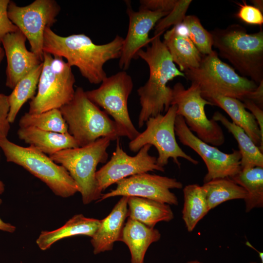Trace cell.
Here are the masks:
<instances>
[{"label": "cell", "mask_w": 263, "mask_h": 263, "mask_svg": "<svg viewBox=\"0 0 263 263\" xmlns=\"http://www.w3.org/2000/svg\"><path fill=\"white\" fill-rule=\"evenodd\" d=\"M124 38L116 35L110 42L96 44L83 34L59 36L50 27L44 31L43 51L64 58L72 67H76L82 76L93 84H100L107 76L104 64L119 58Z\"/></svg>", "instance_id": "cell-1"}, {"label": "cell", "mask_w": 263, "mask_h": 263, "mask_svg": "<svg viewBox=\"0 0 263 263\" xmlns=\"http://www.w3.org/2000/svg\"><path fill=\"white\" fill-rule=\"evenodd\" d=\"M161 35H154L151 45L137 55L147 63L150 71L148 80L137 91L141 107L138 118L140 128L149 118L166 113L171 105L172 89L168 82L178 76L185 77L173 62Z\"/></svg>", "instance_id": "cell-2"}, {"label": "cell", "mask_w": 263, "mask_h": 263, "mask_svg": "<svg viewBox=\"0 0 263 263\" xmlns=\"http://www.w3.org/2000/svg\"><path fill=\"white\" fill-rule=\"evenodd\" d=\"M213 46L218 55L227 60L241 75L257 84L263 80V30L248 33L238 24L225 28H215L210 32Z\"/></svg>", "instance_id": "cell-3"}, {"label": "cell", "mask_w": 263, "mask_h": 263, "mask_svg": "<svg viewBox=\"0 0 263 263\" xmlns=\"http://www.w3.org/2000/svg\"><path fill=\"white\" fill-rule=\"evenodd\" d=\"M68 132L79 147L102 137L117 140L124 134L113 120L87 96L82 87L75 90L73 99L59 109Z\"/></svg>", "instance_id": "cell-4"}, {"label": "cell", "mask_w": 263, "mask_h": 263, "mask_svg": "<svg viewBox=\"0 0 263 263\" xmlns=\"http://www.w3.org/2000/svg\"><path fill=\"white\" fill-rule=\"evenodd\" d=\"M111 139L102 137L88 145L61 150L50 158L63 166L76 184L84 204L98 201L102 194L96 179L98 164L105 163L108 158L107 150Z\"/></svg>", "instance_id": "cell-5"}, {"label": "cell", "mask_w": 263, "mask_h": 263, "mask_svg": "<svg viewBox=\"0 0 263 263\" xmlns=\"http://www.w3.org/2000/svg\"><path fill=\"white\" fill-rule=\"evenodd\" d=\"M0 149L7 162L23 167L45 183L56 195L68 198L78 192L67 170L34 147L19 146L5 137L0 138Z\"/></svg>", "instance_id": "cell-6"}, {"label": "cell", "mask_w": 263, "mask_h": 263, "mask_svg": "<svg viewBox=\"0 0 263 263\" xmlns=\"http://www.w3.org/2000/svg\"><path fill=\"white\" fill-rule=\"evenodd\" d=\"M184 73L187 79L199 86L202 94H216L241 101L258 86L221 60L214 50L203 56L197 68L186 70Z\"/></svg>", "instance_id": "cell-7"}, {"label": "cell", "mask_w": 263, "mask_h": 263, "mask_svg": "<svg viewBox=\"0 0 263 263\" xmlns=\"http://www.w3.org/2000/svg\"><path fill=\"white\" fill-rule=\"evenodd\" d=\"M38 92L29 104L28 113L59 109L73 99L75 77L72 67L60 56L43 52Z\"/></svg>", "instance_id": "cell-8"}, {"label": "cell", "mask_w": 263, "mask_h": 263, "mask_svg": "<svg viewBox=\"0 0 263 263\" xmlns=\"http://www.w3.org/2000/svg\"><path fill=\"white\" fill-rule=\"evenodd\" d=\"M172 89L171 105L177 107L176 114L183 117L188 129L196 133L203 141L215 147L222 145L225 137L218 122L209 119L206 114L205 107L212 104L204 98L199 86L191 83L188 89L178 82Z\"/></svg>", "instance_id": "cell-9"}, {"label": "cell", "mask_w": 263, "mask_h": 263, "mask_svg": "<svg viewBox=\"0 0 263 263\" xmlns=\"http://www.w3.org/2000/svg\"><path fill=\"white\" fill-rule=\"evenodd\" d=\"M176 110V106L171 105L165 114H159L149 118L145 123L146 129L144 131L130 142V150L138 152L146 145L153 146L158 153L157 164L163 168L168 164L170 158L179 167L181 165L179 158L194 165L198 164V161L185 152L176 141L174 131Z\"/></svg>", "instance_id": "cell-10"}, {"label": "cell", "mask_w": 263, "mask_h": 263, "mask_svg": "<svg viewBox=\"0 0 263 263\" xmlns=\"http://www.w3.org/2000/svg\"><path fill=\"white\" fill-rule=\"evenodd\" d=\"M97 89L85 91L88 98L105 112L112 116L113 121L131 141L140 132L130 117L128 101L133 87L132 77L125 71L107 76Z\"/></svg>", "instance_id": "cell-11"}, {"label": "cell", "mask_w": 263, "mask_h": 263, "mask_svg": "<svg viewBox=\"0 0 263 263\" xmlns=\"http://www.w3.org/2000/svg\"><path fill=\"white\" fill-rule=\"evenodd\" d=\"M60 11V6L54 0H36L24 6H18L11 0L9 3L10 20L25 35L31 52L42 61L45 30L56 22Z\"/></svg>", "instance_id": "cell-12"}, {"label": "cell", "mask_w": 263, "mask_h": 263, "mask_svg": "<svg viewBox=\"0 0 263 263\" xmlns=\"http://www.w3.org/2000/svg\"><path fill=\"white\" fill-rule=\"evenodd\" d=\"M174 131L181 143L193 150L204 161L207 169L204 183L216 178H232L241 170L239 150L226 153L203 141L188 129L180 115L176 117Z\"/></svg>", "instance_id": "cell-13"}, {"label": "cell", "mask_w": 263, "mask_h": 263, "mask_svg": "<svg viewBox=\"0 0 263 263\" xmlns=\"http://www.w3.org/2000/svg\"><path fill=\"white\" fill-rule=\"evenodd\" d=\"M116 187L102 194L97 202L115 196H135L149 199L169 205L178 204L171 189H181L183 184L174 178L148 172L134 175L118 181Z\"/></svg>", "instance_id": "cell-14"}, {"label": "cell", "mask_w": 263, "mask_h": 263, "mask_svg": "<svg viewBox=\"0 0 263 263\" xmlns=\"http://www.w3.org/2000/svg\"><path fill=\"white\" fill-rule=\"evenodd\" d=\"M151 146L149 144L144 146L136 155L131 156L123 150L117 139L110 160L96 171L99 191L102 193L111 185L134 175L155 170L164 172V168L157 164V158L149 154Z\"/></svg>", "instance_id": "cell-15"}, {"label": "cell", "mask_w": 263, "mask_h": 263, "mask_svg": "<svg viewBox=\"0 0 263 263\" xmlns=\"http://www.w3.org/2000/svg\"><path fill=\"white\" fill-rule=\"evenodd\" d=\"M127 5L129 24L119 61V66L123 71L128 69L132 60L138 58V52L151 43L153 37H149L150 32L160 19L169 14L142 7L134 11L129 2Z\"/></svg>", "instance_id": "cell-16"}, {"label": "cell", "mask_w": 263, "mask_h": 263, "mask_svg": "<svg viewBox=\"0 0 263 263\" xmlns=\"http://www.w3.org/2000/svg\"><path fill=\"white\" fill-rule=\"evenodd\" d=\"M26 39L19 30L7 34L1 41L7 62L5 85L12 89L21 78L42 62L35 54L27 49Z\"/></svg>", "instance_id": "cell-17"}, {"label": "cell", "mask_w": 263, "mask_h": 263, "mask_svg": "<svg viewBox=\"0 0 263 263\" xmlns=\"http://www.w3.org/2000/svg\"><path fill=\"white\" fill-rule=\"evenodd\" d=\"M128 197L122 196L109 215L100 220L99 226L91 240L94 254L112 250L114 243L120 241L128 218Z\"/></svg>", "instance_id": "cell-18"}, {"label": "cell", "mask_w": 263, "mask_h": 263, "mask_svg": "<svg viewBox=\"0 0 263 263\" xmlns=\"http://www.w3.org/2000/svg\"><path fill=\"white\" fill-rule=\"evenodd\" d=\"M202 96L212 106L223 110L230 117L232 122L241 128L263 152V137L253 115L245 108L240 100L213 94H202Z\"/></svg>", "instance_id": "cell-19"}, {"label": "cell", "mask_w": 263, "mask_h": 263, "mask_svg": "<svg viewBox=\"0 0 263 263\" xmlns=\"http://www.w3.org/2000/svg\"><path fill=\"white\" fill-rule=\"evenodd\" d=\"M120 241L129 248L131 263H145L146 253L150 246L161 238V233L154 227H149L127 218Z\"/></svg>", "instance_id": "cell-20"}, {"label": "cell", "mask_w": 263, "mask_h": 263, "mask_svg": "<svg viewBox=\"0 0 263 263\" xmlns=\"http://www.w3.org/2000/svg\"><path fill=\"white\" fill-rule=\"evenodd\" d=\"M17 134L20 140L49 155L63 150L79 147L69 132L61 133L26 127L19 128Z\"/></svg>", "instance_id": "cell-21"}, {"label": "cell", "mask_w": 263, "mask_h": 263, "mask_svg": "<svg viewBox=\"0 0 263 263\" xmlns=\"http://www.w3.org/2000/svg\"><path fill=\"white\" fill-rule=\"evenodd\" d=\"M100 223L99 220L86 217L81 214H76L59 228L52 231H42L36 243L41 250H46L55 243L64 238L75 235H85L92 238Z\"/></svg>", "instance_id": "cell-22"}, {"label": "cell", "mask_w": 263, "mask_h": 263, "mask_svg": "<svg viewBox=\"0 0 263 263\" xmlns=\"http://www.w3.org/2000/svg\"><path fill=\"white\" fill-rule=\"evenodd\" d=\"M163 42L181 72L199 66L203 55L188 37L177 33L174 26L164 34Z\"/></svg>", "instance_id": "cell-23"}, {"label": "cell", "mask_w": 263, "mask_h": 263, "mask_svg": "<svg viewBox=\"0 0 263 263\" xmlns=\"http://www.w3.org/2000/svg\"><path fill=\"white\" fill-rule=\"evenodd\" d=\"M128 218L150 227L159 222H169L174 218L170 205L149 199L130 196L128 197Z\"/></svg>", "instance_id": "cell-24"}, {"label": "cell", "mask_w": 263, "mask_h": 263, "mask_svg": "<svg viewBox=\"0 0 263 263\" xmlns=\"http://www.w3.org/2000/svg\"><path fill=\"white\" fill-rule=\"evenodd\" d=\"M212 119L220 122L237 141L241 154V169L256 167H263V152L241 128L230 121L218 111L214 113Z\"/></svg>", "instance_id": "cell-25"}, {"label": "cell", "mask_w": 263, "mask_h": 263, "mask_svg": "<svg viewBox=\"0 0 263 263\" xmlns=\"http://www.w3.org/2000/svg\"><path fill=\"white\" fill-rule=\"evenodd\" d=\"M182 219L187 230L191 232L210 211L202 186L190 184L183 188Z\"/></svg>", "instance_id": "cell-26"}, {"label": "cell", "mask_w": 263, "mask_h": 263, "mask_svg": "<svg viewBox=\"0 0 263 263\" xmlns=\"http://www.w3.org/2000/svg\"><path fill=\"white\" fill-rule=\"evenodd\" d=\"M202 188L209 210L226 201L244 200L247 196L245 189L228 177L211 180Z\"/></svg>", "instance_id": "cell-27"}, {"label": "cell", "mask_w": 263, "mask_h": 263, "mask_svg": "<svg viewBox=\"0 0 263 263\" xmlns=\"http://www.w3.org/2000/svg\"><path fill=\"white\" fill-rule=\"evenodd\" d=\"M230 178L243 187L247 193L244 199L246 212L263 207V167L241 169Z\"/></svg>", "instance_id": "cell-28"}, {"label": "cell", "mask_w": 263, "mask_h": 263, "mask_svg": "<svg viewBox=\"0 0 263 263\" xmlns=\"http://www.w3.org/2000/svg\"><path fill=\"white\" fill-rule=\"evenodd\" d=\"M42 67V62L21 78L8 95L9 111L8 120L10 124L15 121L23 105L28 99H32L35 96Z\"/></svg>", "instance_id": "cell-29"}, {"label": "cell", "mask_w": 263, "mask_h": 263, "mask_svg": "<svg viewBox=\"0 0 263 263\" xmlns=\"http://www.w3.org/2000/svg\"><path fill=\"white\" fill-rule=\"evenodd\" d=\"M20 128L33 127L61 133L68 132V126L59 109H53L38 114L24 113L19 121Z\"/></svg>", "instance_id": "cell-30"}, {"label": "cell", "mask_w": 263, "mask_h": 263, "mask_svg": "<svg viewBox=\"0 0 263 263\" xmlns=\"http://www.w3.org/2000/svg\"><path fill=\"white\" fill-rule=\"evenodd\" d=\"M182 22L188 31V37L203 55L210 54L212 51L213 38L210 32L202 25L196 16H186Z\"/></svg>", "instance_id": "cell-31"}, {"label": "cell", "mask_w": 263, "mask_h": 263, "mask_svg": "<svg viewBox=\"0 0 263 263\" xmlns=\"http://www.w3.org/2000/svg\"><path fill=\"white\" fill-rule=\"evenodd\" d=\"M190 0H179L174 8L166 17L160 19L155 26L154 35L162 34L171 25H176L182 22Z\"/></svg>", "instance_id": "cell-32"}, {"label": "cell", "mask_w": 263, "mask_h": 263, "mask_svg": "<svg viewBox=\"0 0 263 263\" xmlns=\"http://www.w3.org/2000/svg\"><path fill=\"white\" fill-rule=\"evenodd\" d=\"M239 6L235 16L242 21L249 25H259L263 24V13L255 6L247 4L243 0V3H236Z\"/></svg>", "instance_id": "cell-33"}, {"label": "cell", "mask_w": 263, "mask_h": 263, "mask_svg": "<svg viewBox=\"0 0 263 263\" xmlns=\"http://www.w3.org/2000/svg\"><path fill=\"white\" fill-rule=\"evenodd\" d=\"M10 1V0H0V45L7 34L19 30L8 16V6Z\"/></svg>", "instance_id": "cell-34"}, {"label": "cell", "mask_w": 263, "mask_h": 263, "mask_svg": "<svg viewBox=\"0 0 263 263\" xmlns=\"http://www.w3.org/2000/svg\"><path fill=\"white\" fill-rule=\"evenodd\" d=\"M177 0H142L140 7L152 11L170 13L175 7Z\"/></svg>", "instance_id": "cell-35"}, {"label": "cell", "mask_w": 263, "mask_h": 263, "mask_svg": "<svg viewBox=\"0 0 263 263\" xmlns=\"http://www.w3.org/2000/svg\"><path fill=\"white\" fill-rule=\"evenodd\" d=\"M9 111L8 95L0 94V138L7 137L10 129L8 120Z\"/></svg>", "instance_id": "cell-36"}, {"label": "cell", "mask_w": 263, "mask_h": 263, "mask_svg": "<svg viewBox=\"0 0 263 263\" xmlns=\"http://www.w3.org/2000/svg\"><path fill=\"white\" fill-rule=\"evenodd\" d=\"M242 102L246 109L253 115L259 126L261 135L263 137V110L252 101L244 99Z\"/></svg>", "instance_id": "cell-37"}, {"label": "cell", "mask_w": 263, "mask_h": 263, "mask_svg": "<svg viewBox=\"0 0 263 263\" xmlns=\"http://www.w3.org/2000/svg\"><path fill=\"white\" fill-rule=\"evenodd\" d=\"M244 99H247L263 108V80L258 84L257 88L250 92Z\"/></svg>", "instance_id": "cell-38"}, {"label": "cell", "mask_w": 263, "mask_h": 263, "mask_svg": "<svg viewBox=\"0 0 263 263\" xmlns=\"http://www.w3.org/2000/svg\"><path fill=\"white\" fill-rule=\"evenodd\" d=\"M2 200L0 199V205ZM0 230L10 233L14 232L16 230V227L9 223L4 222L0 218Z\"/></svg>", "instance_id": "cell-39"}, {"label": "cell", "mask_w": 263, "mask_h": 263, "mask_svg": "<svg viewBox=\"0 0 263 263\" xmlns=\"http://www.w3.org/2000/svg\"><path fill=\"white\" fill-rule=\"evenodd\" d=\"M253 6L259 9L263 13V1L262 0H251Z\"/></svg>", "instance_id": "cell-40"}, {"label": "cell", "mask_w": 263, "mask_h": 263, "mask_svg": "<svg viewBox=\"0 0 263 263\" xmlns=\"http://www.w3.org/2000/svg\"><path fill=\"white\" fill-rule=\"evenodd\" d=\"M5 55L4 51L2 47L0 45V64L2 61Z\"/></svg>", "instance_id": "cell-41"}, {"label": "cell", "mask_w": 263, "mask_h": 263, "mask_svg": "<svg viewBox=\"0 0 263 263\" xmlns=\"http://www.w3.org/2000/svg\"><path fill=\"white\" fill-rule=\"evenodd\" d=\"M4 190V185L2 181L0 180V194H1Z\"/></svg>", "instance_id": "cell-42"}, {"label": "cell", "mask_w": 263, "mask_h": 263, "mask_svg": "<svg viewBox=\"0 0 263 263\" xmlns=\"http://www.w3.org/2000/svg\"><path fill=\"white\" fill-rule=\"evenodd\" d=\"M186 263H204L199 260H190V261H188Z\"/></svg>", "instance_id": "cell-43"}, {"label": "cell", "mask_w": 263, "mask_h": 263, "mask_svg": "<svg viewBox=\"0 0 263 263\" xmlns=\"http://www.w3.org/2000/svg\"><path fill=\"white\" fill-rule=\"evenodd\" d=\"M250 263H256V262H251Z\"/></svg>", "instance_id": "cell-44"}, {"label": "cell", "mask_w": 263, "mask_h": 263, "mask_svg": "<svg viewBox=\"0 0 263 263\" xmlns=\"http://www.w3.org/2000/svg\"></svg>", "instance_id": "cell-45"}]
</instances>
